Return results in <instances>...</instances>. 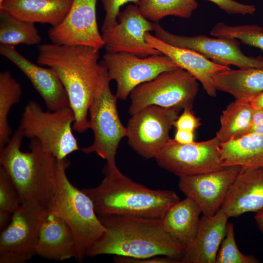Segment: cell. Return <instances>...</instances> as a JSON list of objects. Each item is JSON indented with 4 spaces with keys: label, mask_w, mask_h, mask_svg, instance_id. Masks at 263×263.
I'll list each match as a JSON object with an SVG mask.
<instances>
[{
    "label": "cell",
    "mask_w": 263,
    "mask_h": 263,
    "mask_svg": "<svg viewBox=\"0 0 263 263\" xmlns=\"http://www.w3.org/2000/svg\"><path fill=\"white\" fill-rule=\"evenodd\" d=\"M46 208L35 201L21 204L0 232V263H25L36 255Z\"/></svg>",
    "instance_id": "cell-9"
},
{
    "label": "cell",
    "mask_w": 263,
    "mask_h": 263,
    "mask_svg": "<svg viewBox=\"0 0 263 263\" xmlns=\"http://www.w3.org/2000/svg\"><path fill=\"white\" fill-rule=\"evenodd\" d=\"M97 0H74L64 19L51 27L49 38L52 43L67 46L83 45L98 50L104 46L96 19Z\"/></svg>",
    "instance_id": "cell-15"
},
{
    "label": "cell",
    "mask_w": 263,
    "mask_h": 263,
    "mask_svg": "<svg viewBox=\"0 0 263 263\" xmlns=\"http://www.w3.org/2000/svg\"><path fill=\"white\" fill-rule=\"evenodd\" d=\"M216 37L233 38L263 51V28L257 25H228L217 23L210 31Z\"/></svg>",
    "instance_id": "cell-30"
},
{
    "label": "cell",
    "mask_w": 263,
    "mask_h": 263,
    "mask_svg": "<svg viewBox=\"0 0 263 263\" xmlns=\"http://www.w3.org/2000/svg\"><path fill=\"white\" fill-rule=\"evenodd\" d=\"M216 4L228 14H253L256 11L254 5L244 4L234 0H207Z\"/></svg>",
    "instance_id": "cell-34"
},
{
    "label": "cell",
    "mask_w": 263,
    "mask_h": 263,
    "mask_svg": "<svg viewBox=\"0 0 263 263\" xmlns=\"http://www.w3.org/2000/svg\"><path fill=\"white\" fill-rule=\"evenodd\" d=\"M19 193L10 177L0 166V210L13 213L21 205Z\"/></svg>",
    "instance_id": "cell-32"
},
{
    "label": "cell",
    "mask_w": 263,
    "mask_h": 263,
    "mask_svg": "<svg viewBox=\"0 0 263 263\" xmlns=\"http://www.w3.org/2000/svg\"><path fill=\"white\" fill-rule=\"evenodd\" d=\"M194 132L177 129L173 139L180 144H187L194 142Z\"/></svg>",
    "instance_id": "cell-38"
},
{
    "label": "cell",
    "mask_w": 263,
    "mask_h": 263,
    "mask_svg": "<svg viewBox=\"0 0 263 263\" xmlns=\"http://www.w3.org/2000/svg\"><path fill=\"white\" fill-rule=\"evenodd\" d=\"M13 213L0 210V230H3L10 222Z\"/></svg>",
    "instance_id": "cell-40"
},
{
    "label": "cell",
    "mask_w": 263,
    "mask_h": 263,
    "mask_svg": "<svg viewBox=\"0 0 263 263\" xmlns=\"http://www.w3.org/2000/svg\"><path fill=\"white\" fill-rule=\"evenodd\" d=\"M253 255H246L239 249L235 239L233 224L227 223L226 234L219 247L215 263H258Z\"/></svg>",
    "instance_id": "cell-31"
},
{
    "label": "cell",
    "mask_w": 263,
    "mask_h": 263,
    "mask_svg": "<svg viewBox=\"0 0 263 263\" xmlns=\"http://www.w3.org/2000/svg\"><path fill=\"white\" fill-rule=\"evenodd\" d=\"M253 111L254 108L244 99H235L229 103L220 116V127L215 136L221 144L248 134Z\"/></svg>",
    "instance_id": "cell-26"
},
{
    "label": "cell",
    "mask_w": 263,
    "mask_h": 263,
    "mask_svg": "<svg viewBox=\"0 0 263 263\" xmlns=\"http://www.w3.org/2000/svg\"><path fill=\"white\" fill-rule=\"evenodd\" d=\"M41 38L35 23L19 19L7 12L0 11V44L15 46L19 44H39Z\"/></svg>",
    "instance_id": "cell-27"
},
{
    "label": "cell",
    "mask_w": 263,
    "mask_h": 263,
    "mask_svg": "<svg viewBox=\"0 0 263 263\" xmlns=\"http://www.w3.org/2000/svg\"><path fill=\"white\" fill-rule=\"evenodd\" d=\"M74 0H4L0 11L32 23L58 25L70 10Z\"/></svg>",
    "instance_id": "cell-22"
},
{
    "label": "cell",
    "mask_w": 263,
    "mask_h": 263,
    "mask_svg": "<svg viewBox=\"0 0 263 263\" xmlns=\"http://www.w3.org/2000/svg\"><path fill=\"white\" fill-rule=\"evenodd\" d=\"M24 137L17 130L0 149V164L15 186L22 203L35 201L46 207L56 188V158L36 138L30 151L20 149Z\"/></svg>",
    "instance_id": "cell-4"
},
{
    "label": "cell",
    "mask_w": 263,
    "mask_h": 263,
    "mask_svg": "<svg viewBox=\"0 0 263 263\" xmlns=\"http://www.w3.org/2000/svg\"><path fill=\"white\" fill-rule=\"evenodd\" d=\"M117 23L102 31L106 53L128 52L140 57L162 54L146 41L154 23L145 18L136 4H129L117 17Z\"/></svg>",
    "instance_id": "cell-14"
},
{
    "label": "cell",
    "mask_w": 263,
    "mask_h": 263,
    "mask_svg": "<svg viewBox=\"0 0 263 263\" xmlns=\"http://www.w3.org/2000/svg\"><path fill=\"white\" fill-rule=\"evenodd\" d=\"M201 213L198 205L186 197L171 206L161 221L166 231L186 246L196 236Z\"/></svg>",
    "instance_id": "cell-23"
},
{
    "label": "cell",
    "mask_w": 263,
    "mask_h": 263,
    "mask_svg": "<svg viewBox=\"0 0 263 263\" xmlns=\"http://www.w3.org/2000/svg\"><path fill=\"white\" fill-rule=\"evenodd\" d=\"M241 168L238 166H226L211 172L181 177L178 188L198 205L204 216H211L221 208Z\"/></svg>",
    "instance_id": "cell-16"
},
{
    "label": "cell",
    "mask_w": 263,
    "mask_h": 263,
    "mask_svg": "<svg viewBox=\"0 0 263 263\" xmlns=\"http://www.w3.org/2000/svg\"><path fill=\"white\" fill-rule=\"evenodd\" d=\"M99 185L82 190L92 200L97 215H124L161 219L180 200L170 190H155L134 182L117 167L106 164Z\"/></svg>",
    "instance_id": "cell-3"
},
{
    "label": "cell",
    "mask_w": 263,
    "mask_h": 263,
    "mask_svg": "<svg viewBox=\"0 0 263 263\" xmlns=\"http://www.w3.org/2000/svg\"><path fill=\"white\" fill-rule=\"evenodd\" d=\"M247 101L255 109L263 110V91L247 99Z\"/></svg>",
    "instance_id": "cell-39"
},
{
    "label": "cell",
    "mask_w": 263,
    "mask_h": 263,
    "mask_svg": "<svg viewBox=\"0 0 263 263\" xmlns=\"http://www.w3.org/2000/svg\"><path fill=\"white\" fill-rule=\"evenodd\" d=\"M98 217L106 230L89 250L88 257L165 256L181 263L186 246L166 231L161 219L116 215Z\"/></svg>",
    "instance_id": "cell-2"
},
{
    "label": "cell",
    "mask_w": 263,
    "mask_h": 263,
    "mask_svg": "<svg viewBox=\"0 0 263 263\" xmlns=\"http://www.w3.org/2000/svg\"><path fill=\"white\" fill-rule=\"evenodd\" d=\"M99 51L90 46L52 43L38 47L37 63L52 68L57 73L74 113L73 130L78 133L89 129L88 115L90 106L109 80L103 62L98 61Z\"/></svg>",
    "instance_id": "cell-1"
},
{
    "label": "cell",
    "mask_w": 263,
    "mask_h": 263,
    "mask_svg": "<svg viewBox=\"0 0 263 263\" xmlns=\"http://www.w3.org/2000/svg\"><path fill=\"white\" fill-rule=\"evenodd\" d=\"M197 81L180 67L164 72L153 79L139 85L131 92L129 112L132 115L150 105L179 111L192 108L199 90Z\"/></svg>",
    "instance_id": "cell-7"
},
{
    "label": "cell",
    "mask_w": 263,
    "mask_h": 263,
    "mask_svg": "<svg viewBox=\"0 0 263 263\" xmlns=\"http://www.w3.org/2000/svg\"><path fill=\"white\" fill-rule=\"evenodd\" d=\"M0 54L26 75L42 97L48 110L70 108L65 88L53 68L32 62L19 53L14 46L0 44Z\"/></svg>",
    "instance_id": "cell-17"
},
{
    "label": "cell",
    "mask_w": 263,
    "mask_h": 263,
    "mask_svg": "<svg viewBox=\"0 0 263 263\" xmlns=\"http://www.w3.org/2000/svg\"><path fill=\"white\" fill-rule=\"evenodd\" d=\"M108 80L95 96L89 110V129L94 139L89 146L80 150L95 153L106 161L111 168L117 167L116 155L119 143L127 136V130L120 119L116 105L117 97L111 92Z\"/></svg>",
    "instance_id": "cell-8"
},
{
    "label": "cell",
    "mask_w": 263,
    "mask_h": 263,
    "mask_svg": "<svg viewBox=\"0 0 263 263\" xmlns=\"http://www.w3.org/2000/svg\"><path fill=\"white\" fill-rule=\"evenodd\" d=\"M179 111L150 105L131 115L126 127L130 146L146 159L155 158L170 139L169 132Z\"/></svg>",
    "instance_id": "cell-12"
},
{
    "label": "cell",
    "mask_w": 263,
    "mask_h": 263,
    "mask_svg": "<svg viewBox=\"0 0 263 263\" xmlns=\"http://www.w3.org/2000/svg\"><path fill=\"white\" fill-rule=\"evenodd\" d=\"M105 11L106 14L101 27V30H105L116 25L117 22L118 15L120 8L128 2H133L137 4L142 0H99Z\"/></svg>",
    "instance_id": "cell-33"
},
{
    "label": "cell",
    "mask_w": 263,
    "mask_h": 263,
    "mask_svg": "<svg viewBox=\"0 0 263 263\" xmlns=\"http://www.w3.org/2000/svg\"><path fill=\"white\" fill-rule=\"evenodd\" d=\"M229 218L222 208L213 216L203 215L195 237L186 246L181 263H215Z\"/></svg>",
    "instance_id": "cell-20"
},
{
    "label": "cell",
    "mask_w": 263,
    "mask_h": 263,
    "mask_svg": "<svg viewBox=\"0 0 263 263\" xmlns=\"http://www.w3.org/2000/svg\"><path fill=\"white\" fill-rule=\"evenodd\" d=\"M223 167H263V133H248L220 144Z\"/></svg>",
    "instance_id": "cell-25"
},
{
    "label": "cell",
    "mask_w": 263,
    "mask_h": 263,
    "mask_svg": "<svg viewBox=\"0 0 263 263\" xmlns=\"http://www.w3.org/2000/svg\"><path fill=\"white\" fill-rule=\"evenodd\" d=\"M4 0H0V4H1Z\"/></svg>",
    "instance_id": "cell-42"
},
{
    "label": "cell",
    "mask_w": 263,
    "mask_h": 263,
    "mask_svg": "<svg viewBox=\"0 0 263 263\" xmlns=\"http://www.w3.org/2000/svg\"><path fill=\"white\" fill-rule=\"evenodd\" d=\"M74 121L71 108L45 111L31 100L24 109L17 130L24 137L38 139L56 159L61 160L80 150L73 132Z\"/></svg>",
    "instance_id": "cell-6"
},
{
    "label": "cell",
    "mask_w": 263,
    "mask_h": 263,
    "mask_svg": "<svg viewBox=\"0 0 263 263\" xmlns=\"http://www.w3.org/2000/svg\"><path fill=\"white\" fill-rule=\"evenodd\" d=\"M248 133H263V110L254 109Z\"/></svg>",
    "instance_id": "cell-37"
},
{
    "label": "cell",
    "mask_w": 263,
    "mask_h": 263,
    "mask_svg": "<svg viewBox=\"0 0 263 263\" xmlns=\"http://www.w3.org/2000/svg\"><path fill=\"white\" fill-rule=\"evenodd\" d=\"M254 218L258 228L263 234V210L256 213Z\"/></svg>",
    "instance_id": "cell-41"
},
{
    "label": "cell",
    "mask_w": 263,
    "mask_h": 263,
    "mask_svg": "<svg viewBox=\"0 0 263 263\" xmlns=\"http://www.w3.org/2000/svg\"><path fill=\"white\" fill-rule=\"evenodd\" d=\"M221 208L229 218L263 211V167H242Z\"/></svg>",
    "instance_id": "cell-19"
},
{
    "label": "cell",
    "mask_w": 263,
    "mask_h": 263,
    "mask_svg": "<svg viewBox=\"0 0 263 263\" xmlns=\"http://www.w3.org/2000/svg\"><path fill=\"white\" fill-rule=\"evenodd\" d=\"M213 83L235 99H247L263 91V67L230 69L216 75Z\"/></svg>",
    "instance_id": "cell-24"
},
{
    "label": "cell",
    "mask_w": 263,
    "mask_h": 263,
    "mask_svg": "<svg viewBox=\"0 0 263 263\" xmlns=\"http://www.w3.org/2000/svg\"><path fill=\"white\" fill-rule=\"evenodd\" d=\"M145 38L150 46L168 56L177 66L193 75L201 83L208 95H217L213 77L219 73L230 69L229 66L213 62L194 51L170 45L150 32L145 34Z\"/></svg>",
    "instance_id": "cell-18"
},
{
    "label": "cell",
    "mask_w": 263,
    "mask_h": 263,
    "mask_svg": "<svg viewBox=\"0 0 263 263\" xmlns=\"http://www.w3.org/2000/svg\"><path fill=\"white\" fill-rule=\"evenodd\" d=\"M116 263H180L179 260L165 256H155L144 258H135L115 256Z\"/></svg>",
    "instance_id": "cell-36"
},
{
    "label": "cell",
    "mask_w": 263,
    "mask_h": 263,
    "mask_svg": "<svg viewBox=\"0 0 263 263\" xmlns=\"http://www.w3.org/2000/svg\"><path fill=\"white\" fill-rule=\"evenodd\" d=\"M220 144L216 136L187 144L170 138L155 159L160 167L179 177L211 172L224 167Z\"/></svg>",
    "instance_id": "cell-11"
},
{
    "label": "cell",
    "mask_w": 263,
    "mask_h": 263,
    "mask_svg": "<svg viewBox=\"0 0 263 263\" xmlns=\"http://www.w3.org/2000/svg\"><path fill=\"white\" fill-rule=\"evenodd\" d=\"M183 110L182 113L178 116L175 121L173 127L176 130H187L194 132L195 130L202 125L200 119L195 116L192 108H186Z\"/></svg>",
    "instance_id": "cell-35"
},
{
    "label": "cell",
    "mask_w": 263,
    "mask_h": 263,
    "mask_svg": "<svg viewBox=\"0 0 263 263\" xmlns=\"http://www.w3.org/2000/svg\"><path fill=\"white\" fill-rule=\"evenodd\" d=\"M70 165L67 158L56 159V188L46 210L48 214L62 219L71 229L76 244L75 259L81 263L106 229L96 213L91 198L68 179L66 169Z\"/></svg>",
    "instance_id": "cell-5"
},
{
    "label": "cell",
    "mask_w": 263,
    "mask_h": 263,
    "mask_svg": "<svg viewBox=\"0 0 263 263\" xmlns=\"http://www.w3.org/2000/svg\"><path fill=\"white\" fill-rule=\"evenodd\" d=\"M22 94V88L8 71L0 73V149L11 138V128L8 116L12 106L18 103Z\"/></svg>",
    "instance_id": "cell-29"
},
{
    "label": "cell",
    "mask_w": 263,
    "mask_h": 263,
    "mask_svg": "<svg viewBox=\"0 0 263 263\" xmlns=\"http://www.w3.org/2000/svg\"><path fill=\"white\" fill-rule=\"evenodd\" d=\"M153 31L156 38L165 42L194 51L222 65H233L239 69L263 67V57L244 55L241 49L240 42L235 38L177 35L166 30L158 22L154 23Z\"/></svg>",
    "instance_id": "cell-13"
},
{
    "label": "cell",
    "mask_w": 263,
    "mask_h": 263,
    "mask_svg": "<svg viewBox=\"0 0 263 263\" xmlns=\"http://www.w3.org/2000/svg\"><path fill=\"white\" fill-rule=\"evenodd\" d=\"M101 61L110 81L116 83L115 95L123 100L139 85L179 67L162 54L143 57L128 52L106 53Z\"/></svg>",
    "instance_id": "cell-10"
},
{
    "label": "cell",
    "mask_w": 263,
    "mask_h": 263,
    "mask_svg": "<svg viewBox=\"0 0 263 263\" xmlns=\"http://www.w3.org/2000/svg\"><path fill=\"white\" fill-rule=\"evenodd\" d=\"M137 5L142 15L154 23L169 16L189 18L198 3L196 0H142Z\"/></svg>",
    "instance_id": "cell-28"
},
{
    "label": "cell",
    "mask_w": 263,
    "mask_h": 263,
    "mask_svg": "<svg viewBox=\"0 0 263 263\" xmlns=\"http://www.w3.org/2000/svg\"><path fill=\"white\" fill-rule=\"evenodd\" d=\"M76 254L75 238L68 225L59 217L47 212L40 228L36 255L63 261L75 259Z\"/></svg>",
    "instance_id": "cell-21"
}]
</instances>
